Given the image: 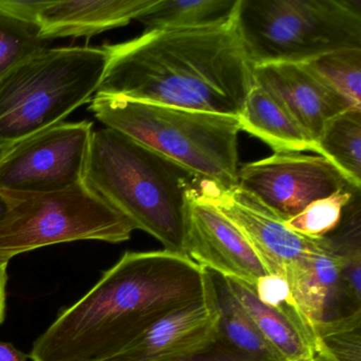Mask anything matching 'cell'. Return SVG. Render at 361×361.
Here are the masks:
<instances>
[{"label": "cell", "instance_id": "1", "mask_svg": "<svg viewBox=\"0 0 361 361\" xmlns=\"http://www.w3.org/2000/svg\"><path fill=\"white\" fill-rule=\"evenodd\" d=\"M209 270L185 255L128 251L33 344L32 361H101L164 317L204 299Z\"/></svg>", "mask_w": 361, "mask_h": 361}, {"label": "cell", "instance_id": "2", "mask_svg": "<svg viewBox=\"0 0 361 361\" xmlns=\"http://www.w3.org/2000/svg\"><path fill=\"white\" fill-rule=\"evenodd\" d=\"M103 47L109 61L98 94L238 117L255 84L236 12L219 26L147 30Z\"/></svg>", "mask_w": 361, "mask_h": 361}, {"label": "cell", "instance_id": "3", "mask_svg": "<svg viewBox=\"0 0 361 361\" xmlns=\"http://www.w3.org/2000/svg\"><path fill=\"white\" fill-rule=\"evenodd\" d=\"M195 174L113 128L94 130L84 183L164 250L185 255Z\"/></svg>", "mask_w": 361, "mask_h": 361}, {"label": "cell", "instance_id": "4", "mask_svg": "<svg viewBox=\"0 0 361 361\" xmlns=\"http://www.w3.org/2000/svg\"><path fill=\"white\" fill-rule=\"evenodd\" d=\"M90 111L104 124L180 164L198 178L238 185V117L96 94Z\"/></svg>", "mask_w": 361, "mask_h": 361}, {"label": "cell", "instance_id": "5", "mask_svg": "<svg viewBox=\"0 0 361 361\" xmlns=\"http://www.w3.org/2000/svg\"><path fill=\"white\" fill-rule=\"evenodd\" d=\"M109 54L46 48L0 79V149L64 122L98 92Z\"/></svg>", "mask_w": 361, "mask_h": 361}, {"label": "cell", "instance_id": "6", "mask_svg": "<svg viewBox=\"0 0 361 361\" xmlns=\"http://www.w3.org/2000/svg\"><path fill=\"white\" fill-rule=\"evenodd\" d=\"M236 25L253 66L361 48L360 0H238Z\"/></svg>", "mask_w": 361, "mask_h": 361}, {"label": "cell", "instance_id": "7", "mask_svg": "<svg viewBox=\"0 0 361 361\" xmlns=\"http://www.w3.org/2000/svg\"><path fill=\"white\" fill-rule=\"evenodd\" d=\"M12 197L11 208L0 221V261L77 240L119 244L136 230L85 183L56 193Z\"/></svg>", "mask_w": 361, "mask_h": 361}, {"label": "cell", "instance_id": "8", "mask_svg": "<svg viewBox=\"0 0 361 361\" xmlns=\"http://www.w3.org/2000/svg\"><path fill=\"white\" fill-rule=\"evenodd\" d=\"M94 130L85 120L61 122L0 149V191L43 195L84 183Z\"/></svg>", "mask_w": 361, "mask_h": 361}, {"label": "cell", "instance_id": "9", "mask_svg": "<svg viewBox=\"0 0 361 361\" xmlns=\"http://www.w3.org/2000/svg\"><path fill=\"white\" fill-rule=\"evenodd\" d=\"M236 185L283 221L316 200L355 188L326 158L301 152H281L244 164Z\"/></svg>", "mask_w": 361, "mask_h": 361}, {"label": "cell", "instance_id": "10", "mask_svg": "<svg viewBox=\"0 0 361 361\" xmlns=\"http://www.w3.org/2000/svg\"><path fill=\"white\" fill-rule=\"evenodd\" d=\"M193 197L214 207L242 232L268 274L285 276L287 270L318 242L319 238H305L291 231L285 221L238 185L224 187L200 179Z\"/></svg>", "mask_w": 361, "mask_h": 361}, {"label": "cell", "instance_id": "11", "mask_svg": "<svg viewBox=\"0 0 361 361\" xmlns=\"http://www.w3.org/2000/svg\"><path fill=\"white\" fill-rule=\"evenodd\" d=\"M185 255L204 269L251 287L268 274L242 232L214 207L195 200L193 194L188 215Z\"/></svg>", "mask_w": 361, "mask_h": 361}, {"label": "cell", "instance_id": "12", "mask_svg": "<svg viewBox=\"0 0 361 361\" xmlns=\"http://www.w3.org/2000/svg\"><path fill=\"white\" fill-rule=\"evenodd\" d=\"M219 325L212 282L206 298L164 317L126 348L101 361L178 360L215 343Z\"/></svg>", "mask_w": 361, "mask_h": 361}, {"label": "cell", "instance_id": "13", "mask_svg": "<svg viewBox=\"0 0 361 361\" xmlns=\"http://www.w3.org/2000/svg\"><path fill=\"white\" fill-rule=\"evenodd\" d=\"M255 83L263 88L314 143L333 118L354 106L303 64L271 63L253 68Z\"/></svg>", "mask_w": 361, "mask_h": 361}, {"label": "cell", "instance_id": "14", "mask_svg": "<svg viewBox=\"0 0 361 361\" xmlns=\"http://www.w3.org/2000/svg\"><path fill=\"white\" fill-rule=\"evenodd\" d=\"M343 263V257L327 235L319 238L316 246L285 274L293 303L314 340L319 324L341 317L340 276Z\"/></svg>", "mask_w": 361, "mask_h": 361}, {"label": "cell", "instance_id": "15", "mask_svg": "<svg viewBox=\"0 0 361 361\" xmlns=\"http://www.w3.org/2000/svg\"><path fill=\"white\" fill-rule=\"evenodd\" d=\"M158 0H50L39 14L44 39L90 37L139 20Z\"/></svg>", "mask_w": 361, "mask_h": 361}, {"label": "cell", "instance_id": "16", "mask_svg": "<svg viewBox=\"0 0 361 361\" xmlns=\"http://www.w3.org/2000/svg\"><path fill=\"white\" fill-rule=\"evenodd\" d=\"M224 279L230 291L283 361H300L312 357L314 337L295 305L270 307L257 299L253 287L233 279Z\"/></svg>", "mask_w": 361, "mask_h": 361}, {"label": "cell", "instance_id": "17", "mask_svg": "<svg viewBox=\"0 0 361 361\" xmlns=\"http://www.w3.org/2000/svg\"><path fill=\"white\" fill-rule=\"evenodd\" d=\"M238 121L240 130L269 145L274 153L316 152L314 143L304 130L255 83L245 100Z\"/></svg>", "mask_w": 361, "mask_h": 361}, {"label": "cell", "instance_id": "18", "mask_svg": "<svg viewBox=\"0 0 361 361\" xmlns=\"http://www.w3.org/2000/svg\"><path fill=\"white\" fill-rule=\"evenodd\" d=\"M219 312V339L248 356L267 361H283L266 341L252 319L226 284L225 279L210 271Z\"/></svg>", "mask_w": 361, "mask_h": 361}, {"label": "cell", "instance_id": "19", "mask_svg": "<svg viewBox=\"0 0 361 361\" xmlns=\"http://www.w3.org/2000/svg\"><path fill=\"white\" fill-rule=\"evenodd\" d=\"M238 0H158L139 18L147 30H188L219 26L235 16Z\"/></svg>", "mask_w": 361, "mask_h": 361}, {"label": "cell", "instance_id": "20", "mask_svg": "<svg viewBox=\"0 0 361 361\" xmlns=\"http://www.w3.org/2000/svg\"><path fill=\"white\" fill-rule=\"evenodd\" d=\"M334 164L350 185L361 187V107H350L331 120L316 143V152Z\"/></svg>", "mask_w": 361, "mask_h": 361}, {"label": "cell", "instance_id": "21", "mask_svg": "<svg viewBox=\"0 0 361 361\" xmlns=\"http://www.w3.org/2000/svg\"><path fill=\"white\" fill-rule=\"evenodd\" d=\"M303 65L354 106L361 107V48L336 50Z\"/></svg>", "mask_w": 361, "mask_h": 361}, {"label": "cell", "instance_id": "22", "mask_svg": "<svg viewBox=\"0 0 361 361\" xmlns=\"http://www.w3.org/2000/svg\"><path fill=\"white\" fill-rule=\"evenodd\" d=\"M360 189L348 188L331 194L329 197L308 204L285 225L291 231L308 238H322L335 231L344 216L346 207L358 197Z\"/></svg>", "mask_w": 361, "mask_h": 361}, {"label": "cell", "instance_id": "23", "mask_svg": "<svg viewBox=\"0 0 361 361\" xmlns=\"http://www.w3.org/2000/svg\"><path fill=\"white\" fill-rule=\"evenodd\" d=\"M47 45L39 25L0 13V79Z\"/></svg>", "mask_w": 361, "mask_h": 361}, {"label": "cell", "instance_id": "24", "mask_svg": "<svg viewBox=\"0 0 361 361\" xmlns=\"http://www.w3.org/2000/svg\"><path fill=\"white\" fill-rule=\"evenodd\" d=\"M314 348L335 361H361V310L321 323L314 329Z\"/></svg>", "mask_w": 361, "mask_h": 361}, {"label": "cell", "instance_id": "25", "mask_svg": "<svg viewBox=\"0 0 361 361\" xmlns=\"http://www.w3.org/2000/svg\"><path fill=\"white\" fill-rule=\"evenodd\" d=\"M253 288L257 299L270 307L295 305L288 282L280 274H266L257 281Z\"/></svg>", "mask_w": 361, "mask_h": 361}, {"label": "cell", "instance_id": "26", "mask_svg": "<svg viewBox=\"0 0 361 361\" xmlns=\"http://www.w3.org/2000/svg\"><path fill=\"white\" fill-rule=\"evenodd\" d=\"M174 361H267L238 352L217 339L215 343L200 353Z\"/></svg>", "mask_w": 361, "mask_h": 361}, {"label": "cell", "instance_id": "27", "mask_svg": "<svg viewBox=\"0 0 361 361\" xmlns=\"http://www.w3.org/2000/svg\"><path fill=\"white\" fill-rule=\"evenodd\" d=\"M47 4L48 1L0 0V13L23 22L39 25V14Z\"/></svg>", "mask_w": 361, "mask_h": 361}, {"label": "cell", "instance_id": "28", "mask_svg": "<svg viewBox=\"0 0 361 361\" xmlns=\"http://www.w3.org/2000/svg\"><path fill=\"white\" fill-rule=\"evenodd\" d=\"M8 265L9 262L0 261V325L5 321L7 308Z\"/></svg>", "mask_w": 361, "mask_h": 361}, {"label": "cell", "instance_id": "29", "mask_svg": "<svg viewBox=\"0 0 361 361\" xmlns=\"http://www.w3.org/2000/svg\"><path fill=\"white\" fill-rule=\"evenodd\" d=\"M28 355L9 342L0 341V361H27Z\"/></svg>", "mask_w": 361, "mask_h": 361}, {"label": "cell", "instance_id": "30", "mask_svg": "<svg viewBox=\"0 0 361 361\" xmlns=\"http://www.w3.org/2000/svg\"><path fill=\"white\" fill-rule=\"evenodd\" d=\"M13 204V197L0 191V221L6 216Z\"/></svg>", "mask_w": 361, "mask_h": 361}, {"label": "cell", "instance_id": "31", "mask_svg": "<svg viewBox=\"0 0 361 361\" xmlns=\"http://www.w3.org/2000/svg\"><path fill=\"white\" fill-rule=\"evenodd\" d=\"M312 361H335L331 357L327 356L324 352L318 350V348H314V352H312Z\"/></svg>", "mask_w": 361, "mask_h": 361}, {"label": "cell", "instance_id": "32", "mask_svg": "<svg viewBox=\"0 0 361 361\" xmlns=\"http://www.w3.org/2000/svg\"><path fill=\"white\" fill-rule=\"evenodd\" d=\"M300 361H312V357H310V358L304 359V360H300Z\"/></svg>", "mask_w": 361, "mask_h": 361}]
</instances>
